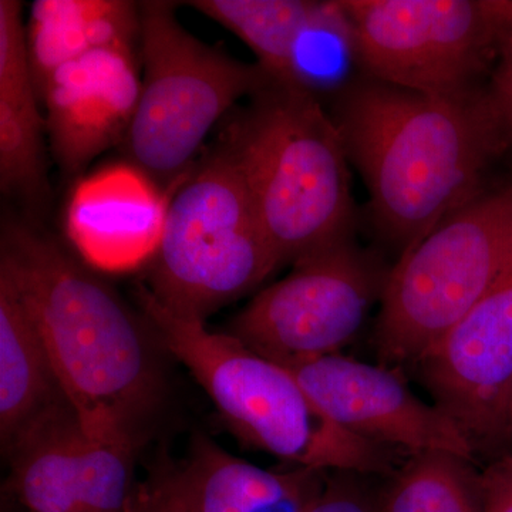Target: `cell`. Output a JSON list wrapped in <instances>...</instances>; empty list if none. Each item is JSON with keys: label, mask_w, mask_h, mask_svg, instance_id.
<instances>
[{"label": "cell", "mask_w": 512, "mask_h": 512, "mask_svg": "<svg viewBox=\"0 0 512 512\" xmlns=\"http://www.w3.org/2000/svg\"><path fill=\"white\" fill-rule=\"evenodd\" d=\"M8 275L55 367L64 396L97 439L140 446L164 394L158 339L89 266L28 225L3 229Z\"/></svg>", "instance_id": "1"}, {"label": "cell", "mask_w": 512, "mask_h": 512, "mask_svg": "<svg viewBox=\"0 0 512 512\" xmlns=\"http://www.w3.org/2000/svg\"><path fill=\"white\" fill-rule=\"evenodd\" d=\"M336 124L377 227L406 251L480 194L507 136L491 94L436 96L372 80L339 101Z\"/></svg>", "instance_id": "2"}, {"label": "cell", "mask_w": 512, "mask_h": 512, "mask_svg": "<svg viewBox=\"0 0 512 512\" xmlns=\"http://www.w3.org/2000/svg\"><path fill=\"white\" fill-rule=\"evenodd\" d=\"M136 296L160 345L187 367L245 446L291 467L362 476H390L410 457L343 430L285 366L234 336L168 311L144 284L137 285Z\"/></svg>", "instance_id": "3"}, {"label": "cell", "mask_w": 512, "mask_h": 512, "mask_svg": "<svg viewBox=\"0 0 512 512\" xmlns=\"http://www.w3.org/2000/svg\"><path fill=\"white\" fill-rule=\"evenodd\" d=\"M222 137L279 264L348 239V151L318 97L272 80Z\"/></svg>", "instance_id": "4"}, {"label": "cell", "mask_w": 512, "mask_h": 512, "mask_svg": "<svg viewBox=\"0 0 512 512\" xmlns=\"http://www.w3.org/2000/svg\"><path fill=\"white\" fill-rule=\"evenodd\" d=\"M279 266L244 175L222 140L174 192L144 285L168 311L207 322Z\"/></svg>", "instance_id": "5"}, {"label": "cell", "mask_w": 512, "mask_h": 512, "mask_svg": "<svg viewBox=\"0 0 512 512\" xmlns=\"http://www.w3.org/2000/svg\"><path fill=\"white\" fill-rule=\"evenodd\" d=\"M140 6V99L123 140L128 163L163 187L187 175L208 133L242 97L272 82L256 64L235 59L188 32L175 3Z\"/></svg>", "instance_id": "6"}, {"label": "cell", "mask_w": 512, "mask_h": 512, "mask_svg": "<svg viewBox=\"0 0 512 512\" xmlns=\"http://www.w3.org/2000/svg\"><path fill=\"white\" fill-rule=\"evenodd\" d=\"M512 258V181L483 190L403 252L386 275L380 365H416L494 284Z\"/></svg>", "instance_id": "7"}, {"label": "cell", "mask_w": 512, "mask_h": 512, "mask_svg": "<svg viewBox=\"0 0 512 512\" xmlns=\"http://www.w3.org/2000/svg\"><path fill=\"white\" fill-rule=\"evenodd\" d=\"M348 45L376 82L436 96L474 92L512 20L503 0H339Z\"/></svg>", "instance_id": "8"}, {"label": "cell", "mask_w": 512, "mask_h": 512, "mask_svg": "<svg viewBox=\"0 0 512 512\" xmlns=\"http://www.w3.org/2000/svg\"><path fill=\"white\" fill-rule=\"evenodd\" d=\"M386 275L349 238L299 259L225 332L282 366L338 355L365 325Z\"/></svg>", "instance_id": "9"}, {"label": "cell", "mask_w": 512, "mask_h": 512, "mask_svg": "<svg viewBox=\"0 0 512 512\" xmlns=\"http://www.w3.org/2000/svg\"><path fill=\"white\" fill-rule=\"evenodd\" d=\"M434 406L477 453L495 456L510 441L512 258L493 285L414 365Z\"/></svg>", "instance_id": "10"}, {"label": "cell", "mask_w": 512, "mask_h": 512, "mask_svg": "<svg viewBox=\"0 0 512 512\" xmlns=\"http://www.w3.org/2000/svg\"><path fill=\"white\" fill-rule=\"evenodd\" d=\"M320 412L353 436L414 456L444 451L476 461V451L450 417L423 402L393 367L330 355L285 366Z\"/></svg>", "instance_id": "11"}, {"label": "cell", "mask_w": 512, "mask_h": 512, "mask_svg": "<svg viewBox=\"0 0 512 512\" xmlns=\"http://www.w3.org/2000/svg\"><path fill=\"white\" fill-rule=\"evenodd\" d=\"M137 447L90 436L70 404L10 448L13 493L30 512H126Z\"/></svg>", "instance_id": "12"}, {"label": "cell", "mask_w": 512, "mask_h": 512, "mask_svg": "<svg viewBox=\"0 0 512 512\" xmlns=\"http://www.w3.org/2000/svg\"><path fill=\"white\" fill-rule=\"evenodd\" d=\"M137 52L101 47L62 64L37 87L57 163L73 175L123 143L140 99Z\"/></svg>", "instance_id": "13"}, {"label": "cell", "mask_w": 512, "mask_h": 512, "mask_svg": "<svg viewBox=\"0 0 512 512\" xmlns=\"http://www.w3.org/2000/svg\"><path fill=\"white\" fill-rule=\"evenodd\" d=\"M131 163L100 168L74 185L64 231L82 262L107 274L150 264L163 241L170 191Z\"/></svg>", "instance_id": "14"}, {"label": "cell", "mask_w": 512, "mask_h": 512, "mask_svg": "<svg viewBox=\"0 0 512 512\" xmlns=\"http://www.w3.org/2000/svg\"><path fill=\"white\" fill-rule=\"evenodd\" d=\"M55 367L8 275L0 272V434L8 453L40 421L67 406Z\"/></svg>", "instance_id": "15"}, {"label": "cell", "mask_w": 512, "mask_h": 512, "mask_svg": "<svg viewBox=\"0 0 512 512\" xmlns=\"http://www.w3.org/2000/svg\"><path fill=\"white\" fill-rule=\"evenodd\" d=\"M187 473L195 512H308L328 474L264 470L207 439L195 441Z\"/></svg>", "instance_id": "16"}, {"label": "cell", "mask_w": 512, "mask_h": 512, "mask_svg": "<svg viewBox=\"0 0 512 512\" xmlns=\"http://www.w3.org/2000/svg\"><path fill=\"white\" fill-rule=\"evenodd\" d=\"M26 30L37 92L53 70L92 50L140 49V6L126 0H37Z\"/></svg>", "instance_id": "17"}, {"label": "cell", "mask_w": 512, "mask_h": 512, "mask_svg": "<svg viewBox=\"0 0 512 512\" xmlns=\"http://www.w3.org/2000/svg\"><path fill=\"white\" fill-rule=\"evenodd\" d=\"M188 5L238 36L276 83H286L299 37L323 18L329 2L195 0Z\"/></svg>", "instance_id": "18"}, {"label": "cell", "mask_w": 512, "mask_h": 512, "mask_svg": "<svg viewBox=\"0 0 512 512\" xmlns=\"http://www.w3.org/2000/svg\"><path fill=\"white\" fill-rule=\"evenodd\" d=\"M473 461L427 451L407 457L389 476L379 512H481L480 473Z\"/></svg>", "instance_id": "19"}, {"label": "cell", "mask_w": 512, "mask_h": 512, "mask_svg": "<svg viewBox=\"0 0 512 512\" xmlns=\"http://www.w3.org/2000/svg\"><path fill=\"white\" fill-rule=\"evenodd\" d=\"M46 120L36 92L0 93V187L37 204L47 191Z\"/></svg>", "instance_id": "20"}, {"label": "cell", "mask_w": 512, "mask_h": 512, "mask_svg": "<svg viewBox=\"0 0 512 512\" xmlns=\"http://www.w3.org/2000/svg\"><path fill=\"white\" fill-rule=\"evenodd\" d=\"M22 10L16 0H0V92H36Z\"/></svg>", "instance_id": "21"}, {"label": "cell", "mask_w": 512, "mask_h": 512, "mask_svg": "<svg viewBox=\"0 0 512 512\" xmlns=\"http://www.w3.org/2000/svg\"><path fill=\"white\" fill-rule=\"evenodd\" d=\"M126 512H195L185 467L168 461L158 464L136 484Z\"/></svg>", "instance_id": "22"}, {"label": "cell", "mask_w": 512, "mask_h": 512, "mask_svg": "<svg viewBox=\"0 0 512 512\" xmlns=\"http://www.w3.org/2000/svg\"><path fill=\"white\" fill-rule=\"evenodd\" d=\"M360 476L349 471H330L308 512H379L377 503L362 487Z\"/></svg>", "instance_id": "23"}, {"label": "cell", "mask_w": 512, "mask_h": 512, "mask_svg": "<svg viewBox=\"0 0 512 512\" xmlns=\"http://www.w3.org/2000/svg\"><path fill=\"white\" fill-rule=\"evenodd\" d=\"M481 512H512V454L495 458L480 473Z\"/></svg>", "instance_id": "24"}, {"label": "cell", "mask_w": 512, "mask_h": 512, "mask_svg": "<svg viewBox=\"0 0 512 512\" xmlns=\"http://www.w3.org/2000/svg\"><path fill=\"white\" fill-rule=\"evenodd\" d=\"M491 97L500 111L507 133L512 136V20L498 47V64Z\"/></svg>", "instance_id": "25"}, {"label": "cell", "mask_w": 512, "mask_h": 512, "mask_svg": "<svg viewBox=\"0 0 512 512\" xmlns=\"http://www.w3.org/2000/svg\"><path fill=\"white\" fill-rule=\"evenodd\" d=\"M507 429L508 437H510V441H512V389L510 393V399H508L507 404Z\"/></svg>", "instance_id": "26"}]
</instances>
